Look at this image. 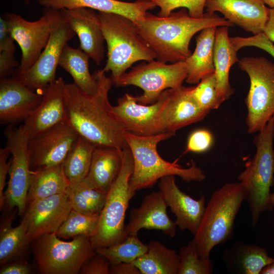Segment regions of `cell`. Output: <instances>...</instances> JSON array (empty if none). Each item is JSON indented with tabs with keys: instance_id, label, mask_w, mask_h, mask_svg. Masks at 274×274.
I'll list each match as a JSON object with an SVG mask.
<instances>
[{
	"instance_id": "obj_1",
	"label": "cell",
	"mask_w": 274,
	"mask_h": 274,
	"mask_svg": "<svg viewBox=\"0 0 274 274\" xmlns=\"http://www.w3.org/2000/svg\"><path fill=\"white\" fill-rule=\"evenodd\" d=\"M93 75L97 85L93 95L83 92L74 83H65L66 119L80 136L95 146L127 148L126 131L109 100L112 81L103 70L95 71Z\"/></svg>"
},
{
	"instance_id": "obj_2",
	"label": "cell",
	"mask_w": 274,
	"mask_h": 274,
	"mask_svg": "<svg viewBox=\"0 0 274 274\" xmlns=\"http://www.w3.org/2000/svg\"><path fill=\"white\" fill-rule=\"evenodd\" d=\"M135 25L155 53L156 59L164 63L185 61L191 55L189 49L192 37L204 28L234 25L224 17L207 12L199 18L191 17L183 9L161 17L147 12Z\"/></svg>"
},
{
	"instance_id": "obj_3",
	"label": "cell",
	"mask_w": 274,
	"mask_h": 274,
	"mask_svg": "<svg viewBox=\"0 0 274 274\" xmlns=\"http://www.w3.org/2000/svg\"><path fill=\"white\" fill-rule=\"evenodd\" d=\"M175 134L163 132L149 136L138 135L129 132L125 134L128 147L132 153L133 167L129 180V190L135 194L139 190L151 187L161 178L167 176H177L183 181L201 182L206 179L203 170L192 160L187 168L177 163L163 159L157 151L161 141Z\"/></svg>"
},
{
	"instance_id": "obj_4",
	"label": "cell",
	"mask_w": 274,
	"mask_h": 274,
	"mask_svg": "<svg viewBox=\"0 0 274 274\" xmlns=\"http://www.w3.org/2000/svg\"><path fill=\"white\" fill-rule=\"evenodd\" d=\"M107 47V59L102 69L111 72L114 85L135 62L156 59L155 53L130 19L115 13L98 12Z\"/></svg>"
},
{
	"instance_id": "obj_5",
	"label": "cell",
	"mask_w": 274,
	"mask_h": 274,
	"mask_svg": "<svg viewBox=\"0 0 274 274\" xmlns=\"http://www.w3.org/2000/svg\"><path fill=\"white\" fill-rule=\"evenodd\" d=\"M244 200L239 182L225 184L213 193L192 239L201 259H210L214 247L232 237L235 219Z\"/></svg>"
},
{
	"instance_id": "obj_6",
	"label": "cell",
	"mask_w": 274,
	"mask_h": 274,
	"mask_svg": "<svg viewBox=\"0 0 274 274\" xmlns=\"http://www.w3.org/2000/svg\"><path fill=\"white\" fill-rule=\"evenodd\" d=\"M273 139L274 116L255 136L256 153L238 177L245 200L249 206L253 227L262 213L271 211L273 207L270 201V188L274 186Z\"/></svg>"
},
{
	"instance_id": "obj_7",
	"label": "cell",
	"mask_w": 274,
	"mask_h": 274,
	"mask_svg": "<svg viewBox=\"0 0 274 274\" xmlns=\"http://www.w3.org/2000/svg\"><path fill=\"white\" fill-rule=\"evenodd\" d=\"M133 167L132 153L128 147L125 148L122 150L120 170L107 194L97 227L90 237L95 250L123 241L126 212L130 200L135 195L129 190Z\"/></svg>"
},
{
	"instance_id": "obj_8",
	"label": "cell",
	"mask_w": 274,
	"mask_h": 274,
	"mask_svg": "<svg viewBox=\"0 0 274 274\" xmlns=\"http://www.w3.org/2000/svg\"><path fill=\"white\" fill-rule=\"evenodd\" d=\"M31 249L42 274L79 273L83 264L96 252L89 237L80 235L65 241L55 233L36 238L31 243Z\"/></svg>"
},
{
	"instance_id": "obj_9",
	"label": "cell",
	"mask_w": 274,
	"mask_h": 274,
	"mask_svg": "<svg viewBox=\"0 0 274 274\" xmlns=\"http://www.w3.org/2000/svg\"><path fill=\"white\" fill-rule=\"evenodd\" d=\"M238 63L250 82L246 99L247 131L258 132L274 116V63L264 57H245Z\"/></svg>"
},
{
	"instance_id": "obj_10",
	"label": "cell",
	"mask_w": 274,
	"mask_h": 274,
	"mask_svg": "<svg viewBox=\"0 0 274 274\" xmlns=\"http://www.w3.org/2000/svg\"><path fill=\"white\" fill-rule=\"evenodd\" d=\"M51 32L48 43L35 63L28 70L16 69L11 77L33 90L42 91L56 79L63 49L76 35L60 10L48 8Z\"/></svg>"
},
{
	"instance_id": "obj_11",
	"label": "cell",
	"mask_w": 274,
	"mask_h": 274,
	"mask_svg": "<svg viewBox=\"0 0 274 274\" xmlns=\"http://www.w3.org/2000/svg\"><path fill=\"white\" fill-rule=\"evenodd\" d=\"M146 62L132 67L114 84L118 87L133 85L141 88L143 94L136 96L140 104L155 103L164 91L181 86L187 77L185 61L169 64L156 59Z\"/></svg>"
},
{
	"instance_id": "obj_12",
	"label": "cell",
	"mask_w": 274,
	"mask_h": 274,
	"mask_svg": "<svg viewBox=\"0 0 274 274\" xmlns=\"http://www.w3.org/2000/svg\"><path fill=\"white\" fill-rule=\"evenodd\" d=\"M6 147L12 155L9 170V179L5 191L7 211L16 208L19 215L23 216L27 205L30 166L27 145L29 135L24 125L8 126L4 130Z\"/></svg>"
},
{
	"instance_id": "obj_13",
	"label": "cell",
	"mask_w": 274,
	"mask_h": 274,
	"mask_svg": "<svg viewBox=\"0 0 274 274\" xmlns=\"http://www.w3.org/2000/svg\"><path fill=\"white\" fill-rule=\"evenodd\" d=\"M79 135L67 119L29 138L31 170L62 164Z\"/></svg>"
},
{
	"instance_id": "obj_14",
	"label": "cell",
	"mask_w": 274,
	"mask_h": 274,
	"mask_svg": "<svg viewBox=\"0 0 274 274\" xmlns=\"http://www.w3.org/2000/svg\"><path fill=\"white\" fill-rule=\"evenodd\" d=\"M3 17L7 21L12 35L21 50L18 68L27 71L37 61L49 41L51 32L49 9L45 8L42 16L34 21H29L13 13H7Z\"/></svg>"
},
{
	"instance_id": "obj_15",
	"label": "cell",
	"mask_w": 274,
	"mask_h": 274,
	"mask_svg": "<svg viewBox=\"0 0 274 274\" xmlns=\"http://www.w3.org/2000/svg\"><path fill=\"white\" fill-rule=\"evenodd\" d=\"M167 96L166 90L155 103L145 105L138 103L136 96L126 93L118 99L117 105L113 109L127 132L142 136L155 135L163 133L160 118Z\"/></svg>"
},
{
	"instance_id": "obj_16",
	"label": "cell",
	"mask_w": 274,
	"mask_h": 274,
	"mask_svg": "<svg viewBox=\"0 0 274 274\" xmlns=\"http://www.w3.org/2000/svg\"><path fill=\"white\" fill-rule=\"evenodd\" d=\"M72 209L68 191L27 204L23 218L27 223L30 242L43 235L56 233Z\"/></svg>"
},
{
	"instance_id": "obj_17",
	"label": "cell",
	"mask_w": 274,
	"mask_h": 274,
	"mask_svg": "<svg viewBox=\"0 0 274 274\" xmlns=\"http://www.w3.org/2000/svg\"><path fill=\"white\" fill-rule=\"evenodd\" d=\"M42 93L12 77L0 79V122L15 126L25 121L39 106Z\"/></svg>"
},
{
	"instance_id": "obj_18",
	"label": "cell",
	"mask_w": 274,
	"mask_h": 274,
	"mask_svg": "<svg viewBox=\"0 0 274 274\" xmlns=\"http://www.w3.org/2000/svg\"><path fill=\"white\" fill-rule=\"evenodd\" d=\"M207 12H218L224 18L253 35L263 32L269 8L262 0H207Z\"/></svg>"
},
{
	"instance_id": "obj_19",
	"label": "cell",
	"mask_w": 274,
	"mask_h": 274,
	"mask_svg": "<svg viewBox=\"0 0 274 274\" xmlns=\"http://www.w3.org/2000/svg\"><path fill=\"white\" fill-rule=\"evenodd\" d=\"M167 207L159 190L147 194L138 208L131 210L129 221L125 226L123 240L129 235H138L139 230L143 228L160 230L165 235L174 237L177 225L168 217Z\"/></svg>"
},
{
	"instance_id": "obj_20",
	"label": "cell",
	"mask_w": 274,
	"mask_h": 274,
	"mask_svg": "<svg viewBox=\"0 0 274 274\" xmlns=\"http://www.w3.org/2000/svg\"><path fill=\"white\" fill-rule=\"evenodd\" d=\"M161 192L167 205L176 217L175 223L179 229L196 233L205 211L203 195L196 200L181 191L176 183L175 176L170 175L159 180Z\"/></svg>"
},
{
	"instance_id": "obj_21",
	"label": "cell",
	"mask_w": 274,
	"mask_h": 274,
	"mask_svg": "<svg viewBox=\"0 0 274 274\" xmlns=\"http://www.w3.org/2000/svg\"><path fill=\"white\" fill-rule=\"evenodd\" d=\"M80 41V47L97 65L105 58V37L98 13L88 8L60 10Z\"/></svg>"
},
{
	"instance_id": "obj_22",
	"label": "cell",
	"mask_w": 274,
	"mask_h": 274,
	"mask_svg": "<svg viewBox=\"0 0 274 274\" xmlns=\"http://www.w3.org/2000/svg\"><path fill=\"white\" fill-rule=\"evenodd\" d=\"M190 89L182 85L166 90L167 100L160 118L162 132L175 133L185 126L202 120L210 112L196 104Z\"/></svg>"
},
{
	"instance_id": "obj_23",
	"label": "cell",
	"mask_w": 274,
	"mask_h": 274,
	"mask_svg": "<svg viewBox=\"0 0 274 274\" xmlns=\"http://www.w3.org/2000/svg\"><path fill=\"white\" fill-rule=\"evenodd\" d=\"M65 84L63 79L59 77L41 92L43 97L41 102L24 122L29 138L66 119Z\"/></svg>"
},
{
	"instance_id": "obj_24",
	"label": "cell",
	"mask_w": 274,
	"mask_h": 274,
	"mask_svg": "<svg viewBox=\"0 0 274 274\" xmlns=\"http://www.w3.org/2000/svg\"><path fill=\"white\" fill-rule=\"evenodd\" d=\"M45 8L55 10L88 8L98 12L115 13L130 19L134 23L143 20L148 10L156 6L151 0L126 2L118 0H39Z\"/></svg>"
},
{
	"instance_id": "obj_25",
	"label": "cell",
	"mask_w": 274,
	"mask_h": 274,
	"mask_svg": "<svg viewBox=\"0 0 274 274\" xmlns=\"http://www.w3.org/2000/svg\"><path fill=\"white\" fill-rule=\"evenodd\" d=\"M122 150L95 146L88 173L83 180L91 188L107 194L122 165Z\"/></svg>"
},
{
	"instance_id": "obj_26",
	"label": "cell",
	"mask_w": 274,
	"mask_h": 274,
	"mask_svg": "<svg viewBox=\"0 0 274 274\" xmlns=\"http://www.w3.org/2000/svg\"><path fill=\"white\" fill-rule=\"evenodd\" d=\"M222 257L227 270L239 274H260L273 260L265 248L241 242L226 249Z\"/></svg>"
},
{
	"instance_id": "obj_27",
	"label": "cell",
	"mask_w": 274,
	"mask_h": 274,
	"mask_svg": "<svg viewBox=\"0 0 274 274\" xmlns=\"http://www.w3.org/2000/svg\"><path fill=\"white\" fill-rule=\"evenodd\" d=\"M228 27L220 26L217 28L214 47L217 90L223 101L227 100L234 92L229 81V71L232 65L239 61L237 52L230 42Z\"/></svg>"
},
{
	"instance_id": "obj_28",
	"label": "cell",
	"mask_w": 274,
	"mask_h": 274,
	"mask_svg": "<svg viewBox=\"0 0 274 274\" xmlns=\"http://www.w3.org/2000/svg\"><path fill=\"white\" fill-rule=\"evenodd\" d=\"M15 213L10 214L1 224L0 264L1 265L17 260H26L31 248L28 235V225L23 217L20 224L12 227Z\"/></svg>"
},
{
	"instance_id": "obj_29",
	"label": "cell",
	"mask_w": 274,
	"mask_h": 274,
	"mask_svg": "<svg viewBox=\"0 0 274 274\" xmlns=\"http://www.w3.org/2000/svg\"><path fill=\"white\" fill-rule=\"evenodd\" d=\"M217 27L202 30L196 37L194 51L186 60L188 75L186 82L198 84L204 77L215 72L214 47Z\"/></svg>"
},
{
	"instance_id": "obj_30",
	"label": "cell",
	"mask_w": 274,
	"mask_h": 274,
	"mask_svg": "<svg viewBox=\"0 0 274 274\" xmlns=\"http://www.w3.org/2000/svg\"><path fill=\"white\" fill-rule=\"evenodd\" d=\"M69 187L62 164L31 170L27 205L37 199L66 192Z\"/></svg>"
},
{
	"instance_id": "obj_31",
	"label": "cell",
	"mask_w": 274,
	"mask_h": 274,
	"mask_svg": "<svg viewBox=\"0 0 274 274\" xmlns=\"http://www.w3.org/2000/svg\"><path fill=\"white\" fill-rule=\"evenodd\" d=\"M132 263L141 274H178L180 258L175 250L152 241L147 244V251Z\"/></svg>"
},
{
	"instance_id": "obj_32",
	"label": "cell",
	"mask_w": 274,
	"mask_h": 274,
	"mask_svg": "<svg viewBox=\"0 0 274 274\" xmlns=\"http://www.w3.org/2000/svg\"><path fill=\"white\" fill-rule=\"evenodd\" d=\"M90 57L80 48H75L66 44L63 49L59 65L73 78L75 83L81 90L93 95L97 91L96 81L89 69Z\"/></svg>"
},
{
	"instance_id": "obj_33",
	"label": "cell",
	"mask_w": 274,
	"mask_h": 274,
	"mask_svg": "<svg viewBox=\"0 0 274 274\" xmlns=\"http://www.w3.org/2000/svg\"><path fill=\"white\" fill-rule=\"evenodd\" d=\"M95 147L87 140L79 136L62 164L70 183L81 182L86 178Z\"/></svg>"
},
{
	"instance_id": "obj_34",
	"label": "cell",
	"mask_w": 274,
	"mask_h": 274,
	"mask_svg": "<svg viewBox=\"0 0 274 274\" xmlns=\"http://www.w3.org/2000/svg\"><path fill=\"white\" fill-rule=\"evenodd\" d=\"M68 192L73 210L88 215H100L107 194L90 187L83 181L70 183Z\"/></svg>"
},
{
	"instance_id": "obj_35",
	"label": "cell",
	"mask_w": 274,
	"mask_h": 274,
	"mask_svg": "<svg viewBox=\"0 0 274 274\" xmlns=\"http://www.w3.org/2000/svg\"><path fill=\"white\" fill-rule=\"evenodd\" d=\"M147 250L138 235H129L124 240L107 247L98 248L96 252L106 257L111 265L121 262H132Z\"/></svg>"
},
{
	"instance_id": "obj_36",
	"label": "cell",
	"mask_w": 274,
	"mask_h": 274,
	"mask_svg": "<svg viewBox=\"0 0 274 274\" xmlns=\"http://www.w3.org/2000/svg\"><path fill=\"white\" fill-rule=\"evenodd\" d=\"M99 218V216L84 214L72 209L55 233L61 239L80 235L90 238L96 230Z\"/></svg>"
},
{
	"instance_id": "obj_37",
	"label": "cell",
	"mask_w": 274,
	"mask_h": 274,
	"mask_svg": "<svg viewBox=\"0 0 274 274\" xmlns=\"http://www.w3.org/2000/svg\"><path fill=\"white\" fill-rule=\"evenodd\" d=\"M190 94L199 107L209 112L218 109L223 102L217 90L215 72L202 78L196 86L191 87Z\"/></svg>"
},
{
	"instance_id": "obj_38",
	"label": "cell",
	"mask_w": 274,
	"mask_h": 274,
	"mask_svg": "<svg viewBox=\"0 0 274 274\" xmlns=\"http://www.w3.org/2000/svg\"><path fill=\"white\" fill-rule=\"evenodd\" d=\"M180 263L178 274H211L213 264L210 259H201L192 240L182 246L178 253Z\"/></svg>"
},
{
	"instance_id": "obj_39",
	"label": "cell",
	"mask_w": 274,
	"mask_h": 274,
	"mask_svg": "<svg viewBox=\"0 0 274 274\" xmlns=\"http://www.w3.org/2000/svg\"><path fill=\"white\" fill-rule=\"evenodd\" d=\"M156 7L160 8L158 16L165 17L174 10L180 8L187 9L189 15L195 18L202 17L207 0H151Z\"/></svg>"
},
{
	"instance_id": "obj_40",
	"label": "cell",
	"mask_w": 274,
	"mask_h": 274,
	"mask_svg": "<svg viewBox=\"0 0 274 274\" xmlns=\"http://www.w3.org/2000/svg\"><path fill=\"white\" fill-rule=\"evenodd\" d=\"M230 40L236 52L243 47H254L265 51L274 58V44L263 32L249 37H230Z\"/></svg>"
},
{
	"instance_id": "obj_41",
	"label": "cell",
	"mask_w": 274,
	"mask_h": 274,
	"mask_svg": "<svg viewBox=\"0 0 274 274\" xmlns=\"http://www.w3.org/2000/svg\"><path fill=\"white\" fill-rule=\"evenodd\" d=\"M213 143V135L210 130L202 128L196 129L189 135L184 153L206 152L211 148Z\"/></svg>"
},
{
	"instance_id": "obj_42",
	"label": "cell",
	"mask_w": 274,
	"mask_h": 274,
	"mask_svg": "<svg viewBox=\"0 0 274 274\" xmlns=\"http://www.w3.org/2000/svg\"><path fill=\"white\" fill-rule=\"evenodd\" d=\"M110 266L108 260L96 252L83 264L79 273L110 274Z\"/></svg>"
},
{
	"instance_id": "obj_43",
	"label": "cell",
	"mask_w": 274,
	"mask_h": 274,
	"mask_svg": "<svg viewBox=\"0 0 274 274\" xmlns=\"http://www.w3.org/2000/svg\"><path fill=\"white\" fill-rule=\"evenodd\" d=\"M10 153L8 149L5 148L0 149V209L1 211L5 205V196L4 188L6 185V181L7 175L11 164L12 159L7 161V159Z\"/></svg>"
},
{
	"instance_id": "obj_44",
	"label": "cell",
	"mask_w": 274,
	"mask_h": 274,
	"mask_svg": "<svg viewBox=\"0 0 274 274\" xmlns=\"http://www.w3.org/2000/svg\"><path fill=\"white\" fill-rule=\"evenodd\" d=\"M19 65L15 57V53L0 52V79L11 77L15 70L14 68Z\"/></svg>"
},
{
	"instance_id": "obj_45",
	"label": "cell",
	"mask_w": 274,
	"mask_h": 274,
	"mask_svg": "<svg viewBox=\"0 0 274 274\" xmlns=\"http://www.w3.org/2000/svg\"><path fill=\"white\" fill-rule=\"evenodd\" d=\"M15 40L12 35L7 21L0 18V52L7 51L15 53Z\"/></svg>"
},
{
	"instance_id": "obj_46",
	"label": "cell",
	"mask_w": 274,
	"mask_h": 274,
	"mask_svg": "<svg viewBox=\"0 0 274 274\" xmlns=\"http://www.w3.org/2000/svg\"><path fill=\"white\" fill-rule=\"evenodd\" d=\"M32 267L27 260H17L1 265V274H29Z\"/></svg>"
},
{
	"instance_id": "obj_47",
	"label": "cell",
	"mask_w": 274,
	"mask_h": 274,
	"mask_svg": "<svg viewBox=\"0 0 274 274\" xmlns=\"http://www.w3.org/2000/svg\"><path fill=\"white\" fill-rule=\"evenodd\" d=\"M110 274H141L139 268L132 262H121L112 265Z\"/></svg>"
},
{
	"instance_id": "obj_48",
	"label": "cell",
	"mask_w": 274,
	"mask_h": 274,
	"mask_svg": "<svg viewBox=\"0 0 274 274\" xmlns=\"http://www.w3.org/2000/svg\"><path fill=\"white\" fill-rule=\"evenodd\" d=\"M263 32L274 42V8H269L268 17Z\"/></svg>"
},
{
	"instance_id": "obj_49",
	"label": "cell",
	"mask_w": 274,
	"mask_h": 274,
	"mask_svg": "<svg viewBox=\"0 0 274 274\" xmlns=\"http://www.w3.org/2000/svg\"><path fill=\"white\" fill-rule=\"evenodd\" d=\"M260 274H274V259L271 262L266 266L261 271Z\"/></svg>"
},
{
	"instance_id": "obj_50",
	"label": "cell",
	"mask_w": 274,
	"mask_h": 274,
	"mask_svg": "<svg viewBox=\"0 0 274 274\" xmlns=\"http://www.w3.org/2000/svg\"><path fill=\"white\" fill-rule=\"evenodd\" d=\"M270 8H274V0H262Z\"/></svg>"
},
{
	"instance_id": "obj_51",
	"label": "cell",
	"mask_w": 274,
	"mask_h": 274,
	"mask_svg": "<svg viewBox=\"0 0 274 274\" xmlns=\"http://www.w3.org/2000/svg\"><path fill=\"white\" fill-rule=\"evenodd\" d=\"M270 201L271 205L274 206V192L270 194Z\"/></svg>"
},
{
	"instance_id": "obj_52",
	"label": "cell",
	"mask_w": 274,
	"mask_h": 274,
	"mask_svg": "<svg viewBox=\"0 0 274 274\" xmlns=\"http://www.w3.org/2000/svg\"><path fill=\"white\" fill-rule=\"evenodd\" d=\"M25 5H28L31 2V0H22Z\"/></svg>"
}]
</instances>
